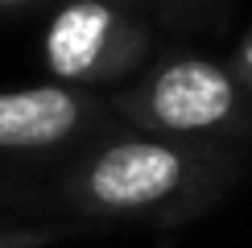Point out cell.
<instances>
[{"label": "cell", "mask_w": 252, "mask_h": 248, "mask_svg": "<svg viewBox=\"0 0 252 248\" xmlns=\"http://www.w3.org/2000/svg\"><path fill=\"white\" fill-rule=\"evenodd\" d=\"M153 54L141 0H62L41 33V62L54 83L103 91L128 83Z\"/></svg>", "instance_id": "3"}, {"label": "cell", "mask_w": 252, "mask_h": 248, "mask_svg": "<svg viewBox=\"0 0 252 248\" xmlns=\"http://www.w3.org/2000/svg\"><path fill=\"white\" fill-rule=\"evenodd\" d=\"M244 170L236 145L165 141L116 124L70 157L54 186V207L87 223L174 227L211 211Z\"/></svg>", "instance_id": "1"}, {"label": "cell", "mask_w": 252, "mask_h": 248, "mask_svg": "<svg viewBox=\"0 0 252 248\" xmlns=\"http://www.w3.org/2000/svg\"><path fill=\"white\" fill-rule=\"evenodd\" d=\"M232 75L240 79V87L252 95V33L244 37V46H240V54H236V66H232Z\"/></svg>", "instance_id": "7"}, {"label": "cell", "mask_w": 252, "mask_h": 248, "mask_svg": "<svg viewBox=\"0 0 252 248\" xmlns=\"http://www.w3.org/2000/svg\"><path fill=\"white\" fill-rule=\"evenodd\" d=\"M79 232V223H29V219H13V215H0V248H46L58 244L62 236Z\"/></svg>", "instance_id": "5"}, {"label": "cell", "mask_w": 252, "mask_h": 248, "mask_svg": "<svg viewBox=\"0 0 252 248\" xmlns=\"http://www.w3.org/2000/svg\"><path fill=\"white\" fill-rule=\"evenodd\" d=\"M108 108L124 128L165 141L244 145L252 141V95L240 87L232 66L174 50L141 66L128 83L108 91Z\"/></svg>", "instance_id": "2"}, {"label": "cell", "mask_w": 252, "mask_h": 248, "mask_svg": "<svg viewBox=\"0 0 252 248\" xmlns=\"http://www.w3.org/2000/svg\"><path fill=\"white\" fill-rule=\"evenodd\" d=\"M29 194H33V186L13 182V178H0V207H8V203H29Z\"/></svg>", "instance_id": "8"}, {"label": "cell", "mask_w": 252, "mask_h": 248, "mask_svg": "<svg viewBox=\"0 0 252 248\" xmlns=\"http://www.w3.org/2000/svg\"><path fill=\"white\" fill-rule=\"evenodd\" d=\"M215 8V0H157V13L170 29H190Z\"/></svg>", "instance_id": "6"}, {"label": "cell", "mask_w": 252, "mask_h": 248, "mask_svg": "<svg viewBox=\"0 0 252 248\" xmlns=\"http://www.w3.org/2000/svg\"><path fill=\"white\" fill-rule=\"evenodd\" d=\"M103 91L66 83L0 91V157H62L116 128Z\"/></svg>", "instance_id": "4"}, {"label": "cell", "mask_w": 252, "mask_h": 248, "mask_svg": "<svg viewBox=\"0 0 252 248\" xmlns=\"http://www.w3.org/2000/svg\"><path fill=\"white\" fill-rule=\"evenodd\" d=\"M41 0H0V13H21V8H33Z\"/></svg>", "instance_id": "9"}]
</instances>
